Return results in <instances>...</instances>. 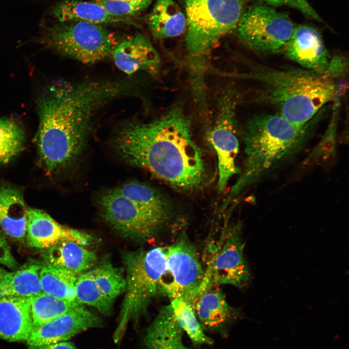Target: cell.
Listing matches in <instances>:
<instances>
[{
    "label": "cell",
    "mask_w": 349,
    "mask_h": 349,
    "mask_svg": "<svg viewBox=\"0 0 349 349\" xmlns=\"http://www.w3.org/2000/svg\"><path fill=\"white\" fill-rule=\"evenodd\" d=\"M134 90L128 79L58 80L48 85L38 101L36 137L45 168L54 172L72 162L85 145L97 112L110 101L132 95Z\"/></svg>",
    "instance_id": "1"
},
{
    "label": "cell",
    "mask_w": 349,
    "mask_h": 349,
    "mask_svg": "<svg viewBox=\"0 0 349 349\" xmlns=\"http://www.w3.org/2000/svg\"><path fill=\"white\" fill-rule=\"evenodd\" d=\"M113 144L124 161L174 187L192 190L204 181L201 152L192 139L190 122L178 105L150 122H123Z\"/></svg>",
    "instance_id": "2"
},
{
    "label": "cell",
    "mask_w": 349,
    "mask_h": 349,
    "mask_svg": "<svg viewBox=\"0 0 349 349\" xmlns=\"http://www.w3.org/2000/svg\"><path fill=\"white\" fill-rule=\"evenodd\" d=\"M242 77L257 85L253 102L276 109L278 114L298 126L310 122L337 92L330 74L304 68L281 69L257 64Z\"/></svg>",
    "instance_id": "3"
},
{
    "label": "cell",
    "mask_w": 349,
    "mask_h": 349,
    "mask_svg": "<svg viewBox=\"0 0 349 349\" xmlns=\"http://www.w3.org/2000/svg\"><path fill=\"white\" fill-rule=\"evenodd\" d=\"M314 123L296 125L279 114H260L244 126L245 159L240 175L222 205L224 209L248 186L260 181L298 154Z\"/></svg>",
    "instance_id": "4"
},
{
    "label": "cell",
    "mask_w": 349,
    "mask_h": 349,
    "mask_svg": "<svg viewBox=\"0 0 349 349\" xmlns=\"http://www.w3.org/2000/svg\"><path fill=\"white\" fill-rule=\"evenodd\" d=\"M122 259L126 272V286L113 335L115 343L123 338L128 324L131 322L136 325L146 314L152 300L163 295L164 277L168 273L166 247L124 251Z\"/></svg>",
    "instance_id": "5"
},
{
    "label": "cell",
    "mask_w": 349,
    "mask_h": 349,
    "mask_svg": "<svg viewBox=\"0 0 349 349\" xmlns=\"http://www.w3.org/2000/svg\"><path fill=\"white\" fill-rule=\"evenodd\" d=\"M185 43L190 63L201 68L202 61L224 36L236 30L243 12L241 0H184Z\"/></svg>",
    "instance_id": "6"
},
{
    "label": "cell",
    "mask_w": 349,
    "mask_h": 349,
    "mask_svg": "<svg viewBox=\"0 0 349 349\" xmlns=\"http://www.w3.org/2000/svg\"><path fill=\"white\" fill-rule=\"evenodd\" d=\"M50 29L48 45L61 54L84 64H94L111 55L119 41L103 25L80 20L62 22Z\"/></svg>",
    "instance_id": "7"
},
{
    "label": "cell",
    "mask_w": 349,
    "mask_h": 349,
    "mask_svg": "<svg viewBox=\"0 0 349 349\" xmlns=\"http://www.w3.org/2000/svg\"><path fill=\"white\" fill-rule=\"evenodd\" d=\"M295 26L290 18L270 6L254 5L243 11L236 28L239 40L263 55L283 53Z\"/></svg>",
    "instance_id": "8"
},
{
    "label": "cell",
    "mask_w": 349,
    "mask_h": 349,
    "mask_svg": "<svg viewBox=\"0 0 349 349\" xmlns=\"http://www.w3.org/2000/svg\"><path fill=\"white\" fill-rule=\"evenodd\" d=\"M98 204L102 218L117 233L136 241L155 238L172 217L144 209L113 189L101 194Z\"/></svg>",
    "instance_id": "9"
},
{
    "label": "cell",
    "mask_w": 349,
    "mask_h": 349,
    "mask_svg": "<svg viewBox=\"0 0 349 349\" xmlns=\"http://www.w3.org/2000/svg\"><path fill=\"white\" fill-rule=\"evenodd\" d=\"M166 258L171 280L164 283L163 295L192 305L201 290L205 272L196 248L185 232L166 247Z\"/></svg>",
    "instance_id": "10"
},
{
    "label": "cell",
    "mask_w": 349,
    "mask_h": 349,
    "mask_svg": "<svg viewBox=\"0 0 349 349\" xmlns=\"http://www.w3.org/2000/svg\"><path fill=\"white\" fill-rule=\"evenodd\" d=\"M240 222L225 226L221 240L205 272L202 288L210 286L230 285L243 289L252 275L244 254Z\"/></svg>",
    "instance_id": "11"
},
{
    "label": "cell",
    "mask_w": 349,
    "mask_h": 349,
    "mask_svg": "<svg viewBox=\"0 0 349 349\" xmlns=\"http://www.w3.org/2000/svg\"><path fill=\"white\" fill-rule=\"evenodd\" d=\"M237 94L230 88L224 91L218 101L214 124L209 139L217 156L220 192L225 189L231 177L240 173L236 165L239 149L237 136Z\"/></svg>",
    "instance_id": "12"
},
{
    "label": "cell",
    "mask_w": 349,
    "mask_h": 349,
    "mask_svg": "<svg viewBox=\"0 0 349 349\" xmlns=\"http://www.w3.org/2000/svg\"><path fill=\"white\" fill-rule=\"evenodd\" d=\"M99 317L83 305L59 316L33 329L26 340L29 347H39L67 341L86 330L100 327Z\"/></svg>",
    "instance_id": "13"
},
{
    "label": "cell",
    "mask_w": 349,
    "mask_h": 349,
    "mask_svg": "<svg viewBox=\"0 0 349 349\" xmlns=\"http://www.w3.org/2000/svg\"><path fill=\"white\" fill-rule=\"evenodd\" d=\"M204 332L227 337L230 328L242 317L240 309L230 305L222 290L210 286L202 291L191 306Z\"/></svg>",
    "instance_id": "14"
},
{
    "label": "cell",
    "mask_w": 349,
    "mask_h": 349,
    "mask_svg": "<svg viewBox=\"0 0 349 349\" xmlns=\"http://www.w3.org/2000/svg\"><path fill=\"white\" fill-rule=\"evenodd\" d=\"M25 240L28 247L45 250L65 241L85 247L93 238L88 233L60 224L42 210L28 207Z\"/></svg>",
    "instance_id": "15"
},
{
    "label": "cell",
    "mask_w": 349,
    "mask_h": 349,
    "mask_svg": "<svg viewBox=\"0 0 349 349\" xmlns=\"http://www.w3.org/2000/svg\"><path fill=\"white\" fill-rule=\"evenodd\" d=\"M283 53L304 69L326 73L331 59L320 33L308 25L295 26Z\"/></svg>",
    "instance_id": "16"
},
{
    "label": "cell",
    "mask_w": 349,
    "mask_h": 349,
    "mask_svg": "<svg viewBox=\"0 0 349 349\" xmlns=\"http://www.w3.org/2000/svg\"><path fill=\"white\" fill-rule=\"evenodd\" d=\"M111 56L117 67L128 75L140 71L155 75L160 66L158 52L150 41L140 33L120 40Z\"/></svg>",
    "instance_id": "17"
},
{
    "label": "cell",
    "mask_w": 349,
    "mask_h": 349,
    "mask_svg": "<svg viewBox=\"0 0 349 349\" xmlns=\"http://www.w3.org/2000/svg\"><path fill=\"white\" fill-rule=\"evenodd\" d=\"M33 328L30 298L0 297V338L26 341Z\"/></svg>",
    "instance_id": "18"
},
{
    "label": "cell",
    "mask_w": 349,
    "mask_h": 349,
    "mask_svg": "<svg viewBox=\"0 0 349 349\" xmlns=\"http://www.w3.org/2000/svg\"><path fill=\"white\" fill-rule=\"evenodd\" d=\"M184 331L178 324L170 304L163 306L147 328L143 338L146 349H213L185 345Z\"/></svg>",
    "instance_id": "19"
},
{
    "label": "cell",
    "mask_w": 349,
    "mask_h": 349,
    "mask_svg": "<svg viewBox=\"0 0 349 349\" xmlns=\"http://www.w3.org/2000/svg\"><path fill=\"white\" fill-rule=\"evenodd\" d=\"M28 219L27 207L22 191L8 185H0V227L12 239L25 240Z\"/></svg>",
    "instance_id": "20"
},
{
    "label": "cell",
    "mask_w": 349,
    "mask_h": 349,
    "mask_svg": "<svg viewBox=\"0 0 349 349\" xmlns=\"http://www.w3.org/2000/svg\"><path fill=\"white\" fill-rule=\"evenodd\" d=\"M44 264L59 268L78 277L97 263L96 254L76 242L65 241L43 251Z\"/></svg>",
    "instance_id": "21"
},
{
    "label": "cell",
    "mask_w": 349,
    "mask_h": 349,
    "mask_svg": "<svg viewBox=\"0 0 349 349\" xmlns=\"http://www.w3.org/2000/svg\"><path fill=\"white\" fill-rule=\"evenodd\" d=\"M146 23L155 39L178 36L187 28L185 15L174 0H157Z\"/></svg>",
    "instance_id": "22"
},
{
    "label": "cell",
    "mask_w": 349,
    "mask_h": 349,
    "mask_svg": "<svg viewBox=\"0 0 349 349\" xmlns=\"http://www.w3.org/2000/svg\"><path fill=\"white\" fill-rule=\"evenodd\" d=\"M53 13L61 22L80 20L96 24H130L136 25L132 17H115L99 4L81 0H63L54 8Z\"/></svg>",
    "instance_id": "23"
},
{
    "label": "cell",
    "mask_w": 349,
    "mask_h": 349,
    "mask_svg": "<svg viewBox=\"0 0 349 349\" xmlns=\"http://www.w3.org/2000/svg\"><path fill=\"white\" fill-rule=\"evenodd\" d=\"M42 262L30 260L0 281V297L31 298L43 291L39 272Z\"/></svg>",
    "instance_id": "24"
},
{
    "label": "cell",
    "mask_w": 349,
    "mask_h": 349,
    "mask_svg": "<svg viewBox=\"0 0 349 349\" xmlns=\"http://www.w3.org/2000/svg\"><path fill=\"white\" fill-rule=\"evenodd\" d=\"M113 190L144 209L172 216V207L167 199L158 190L145 184L132 181Z\"/></svg>",
    "instance_id": "25"
},
{
    "label": "cell",
    "mask_w": 349,
    "mask_h": 349,
    "mask_svg": "<svg viewBox=\"0 0 349 349\" xmlns=\"http://www.w3.org/2000/svg\"><path fill=\"white\" fill-rule=\"evenodd\" d=\"M39 276L44 292L61 300L78 302L75 295L77 276L43 262Z\"/></svg>",
    "instance_id": "26"
},
{
    "label": "cell",
    "mask_w": 349,
    "mask_h": 349,
    "mask_svg": "<svg viewBox=\"0 0 349 349\" xmlns=\"http://www.w3.org/2000/svg\"><path fill=\"white\" fill-rule=\"evenodd\" d=\"M95 284L105 299L111 304L125 292L126 278L121 269L114 267L109 256H105L90 270Z\"/></svg>",
    "instance_id": "27"
},
{
    "label": "cell",
    "mask_w": 349,
    "mask_h": 349,
    "mask_svg": "<svg viewBox=\"0 0 349 349\" xmlns=\"http://www.w3.org/2000/svg\"><path fill=\"white\" fill-rule=\"evenodd\" d=\"M30 303L33 327L40 326L83 305L77 301H69L58 299L44 292L30 298Z\"/></svg>",
    "instance_id": "28"
},
{
    "label": "cell",
    "mask_w": 349,
    "mask_h": 349,
    "mask_svg": "<svg viewBox=\"0 0 349 349\" xmlns=\"http://www.w3.org/2000/svg\"><path fill=\"white\" fill-rule=\"evenodd\" d=\"M170 304L178 324L194 346L214 344V340L202 330L190 304L179 299H171Z\"/></svg>",
    "instance_id": "29"
},
{
    "label": "cell",
    "mask_w": 349,
    "mask_h": 349,
    "mask_svg": "<svg viewBox=\"0 0 349 349\" xmlns=\"http://www.w3.org/2000/svg\"><path fill=\"white\" fill-rule=\"evenodd\" d=\"M24 142V132L18 123L11 119L0 118V167L18 155Z\"/></svg>",
    "instance_id": "30"
},
{
    "label": "cell",
    "mask_w": 349,
    "mask_h": 349,
    "mask_svg": "<svg viewBox=\"0 0 349 349\" xmlns=\"http://www.w3.org/2000/svg\"><path fill=\"white\" fill-rule=\"evenodd\" d=\"M75 295L80 303L92 306L104 315H110L113 305L110 303L98 289L90 270L77 277Z\"/></svg>",
    "instance_id": "31"
},
{
    "label": "cell",
    "mask_w": 349,
    "mask_h": 349,
    "mask_svg": "<svg viewBox=\"0 0 349 349\" xmlns=\"http://www.w3.org/2000/svg\"><path fill=\"white\" fill-rule=\"evenodd\" d=\"M109 15L120 17H132L139 15L145 9L126 0H92Z\"/></svg>",
    "instance_id": "32"
},
{
    "label": "cell",
    "mask_w": 349,
    "mask_h": 349,
    "mask_svg": "<svg viewBox=\"0 0 349 349\" xmlns=\"http://www.w3.org/2000/svg\"><path fill=\"white\" fill-rule=\"evenodd\" d=\"M270 6H286L295 8L302 14L317 21L321 18L307 0H260Z\"/></svg>",
    "instance_id": "33"
},
{
    "label": "cell",
    "mask_w": 349,
    "mask_h": 349,
    "mask_svg": "<svg viewBox=\"0 0 349 349\" xmlns=\"http://www.w3.org/2000/svg\"><path fill=\"white\" fill-rule=\"evenodd\" d=\"M0 264L11 270L16 269L18 264L12 254L10 247L3 234L0 232Z\"/></svg>",
    "instance_id": "34"
},
{
    "label": "cell",
    "mask_w": 349,
    "mask_h": 349,
    "mask_svg": "<svg viewBox=\"0 0 349 349\" xmlns=\"http://www.w3.org/2000/svg\"><path fill=\"white\" fill-rule=\"evenodd\" d=\"M29 349H77L71 342L63 341L39 347H29Z\"/></svg>",
    "instance_id": "35"
},
{
    "label": "cell",
    "mask_w": 349,
    "mask_h": 349,
    "mask_svg": "<svg viewBox=\"0 0 349 349\" xmlns=\"http://www.w3.org/2000/svg\"><path fill=\"white\" fill-rule=\"evenodd\" d=\"M131 3L140 5L146 9L150 4L152 0H126Z\"/></svg>",
    "instance_id": "36"
},
{
    "label": "cell",
    "mask_w": 349,
    "mask_h": 349,
    "mask_svg": "<svg viewBox=\"0 0 349 349\" xmlns=\"http://www.w3.org/2000/svg\"><path fill=\"white\" fill-rule=\"evenodd\" d=\"M7 270L0 266V281L2 279L4 276L7 273Z\"/></svg>",
    "instance_id": "37"
}]
</instances>
